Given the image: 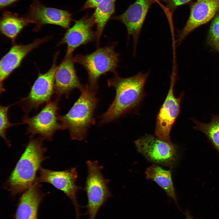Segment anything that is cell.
I'll return each mask as SVG.
<instances>
[{"label":"cell","mask_w":219,"mask_h":219,"mask_svg":"<svg viewBox=\"0 0 219 219\" xmlns=\"http://www.w3.org/2000/svg\"><path fill=\"white\" fill-rule=\"evenodd\" d=\"M149 73L141 71L125 78L117 74L107 80L108 86L114 89L116 95L107 110L100 116V124L118 119L139 105L144 95V87Z\"/></svg>","instance_id":"1"},{"label":"cell","mask_w":219,"mask_h":219,"mask_svg":"<svg viewBox=\"0 0 219 219\" xmlns=\"http://www.w3.org/2000/svg\"><path fill=\"white\" fill-rule=\"evenodd\" d=\"M43 139L31 137L25 149L12 172L5 187L14 196L24 192L36 182V174L46 159V149Z\"/></svg>","instance_id":"2"},{"label":"cell","mask_w":219,"mask_h":219,"mask_svg":"<svg viewBox=\"0 0 219 219\" xmlns=\"http://www.w3.org/2000/svg\"><path fill=\"white\" fill-rule=\"evenodd\" d=\"M68 112L58 115V120L64 129H68L71 139L81 141L86 137L89 128L95 124L94 113L99 100L96 91L86 85Z\"/></svg>","instance_id":"3"},{"label":"cell","mask_w":219,"mask_h":219,"mask_svg":"<svg viewBox=\"0 0 219 219\" xmlns=\"http://www.w3.org/2000/svg\"><path fill=\"white\" fill-rule=\"evenodd\" d=\"M115 44L98 48L92 53L83 55L78 54L74 57L75 62L82 66L88 74L87 85L92 90L98 88L99 79L103 75L111 72L118 74L119 54L115 51Z\"/></svg>","instance_id":"4"},{"label":"cell","mask_w":219,"mask_h":219,"mask_svg":"<svg viewBox=\"0 0 219 219\" xmlns=\"http://www.w3.org/2000/svg\"><path fill=\"white\" fill-rule=\"evenodd\" d=\"M86 163L88 174L85 190L88 201L85 214L88 219H96L100 208L112 195L108 186V180L102 174L98 162L89 160Z\"/></svg>","instance_id":"5"},{"label":"cell","mask_w":219,"mask_h":219,"mask_svg":"<svg viewBox=\"0 0 219 219\" xmlns=\"http://www.w3.org/2000/svg\"><path fill=\"white\" fill-rule=\"evenodd\" d=\"M58 101H50L36 115L24 118L23 122L27 125V134L31 137L39 134L43 139L50 141L56 131L64 129L58 120Z\"/></svg>","instance_id":"6"},{"label":"cell","mask_w":219,"mask_h":219,"mask_svg":"<svg viewBox=\"0 0 219 219\" xmlns=\"http://www.w3.org/2000/svg\"><path fill=\"white\" fill-rule=\"evenodd\" d=\"M138 152L148 160L157 164L172 167L177 158L176 146L156 137L146 135L134 141Z\"/></svg>","instance_id":"7"},{"label":"cell","mask_w":219,"mask_h":219,"mask_svg":"<svg viewBox=\"0 0 219 219\" xmlns=\"http://www.w3.org/2000/svg\"><path fill=\"white\" fill-rule=\"evenodd\" d=\"M57 55L50 69L45 73H39L28 95L18 102L26 113L37 109L40 105L50 101L54 92L55 75L57 67Z\"/></svg>","instance_id":"8"},{"label":"cell","mask_w":219,"mask_h":219,"mask_svg":"<svg viewBox=\"0 0 219 219\" xmlns=\"http://www.w3.org/2000/svg\"><path fill=\"white\" fill-rule=\"evenodd\" d=\"M175 75L172 74L167 95L157 116L155 135L163 141L171 143L170 133L172 128L179 115L180 103L183 96L181 93L178 97L174 95Z\"/></svg>","instance_id":"9"},{"label":"cell","mask_w":219,"mask_h":219,"mask_svg":"<svg viewBox=\"0 0 219 219\" xmlns=\"http://www.w3.org/2000/svg\"><path fill=\"white\" fill-rule=\"evenodd\" d=\"M36 182H47L63 191L71 201L75 210L76 219H79L80 206L77 201V193L81 189L77 186L76 182L78 177L75 168L63 171H54L41 168Z\"/></svg>","instance_id":"10"},{"label":"cell","mask_w":219,"mask_h":219,"mask_svg":"<svg viewBox=\"0 0 219 219\" xmlns=\"http://www.w3.org/2000/svg\"><path fill=\"white\" fill-rule=\"evenodd\" d=\"M30 23L35 25L34 31L43 25L52 24L68 29L72 20V14L68 11L45 6L39 0H33L26 15Z\"/></svg>","instance_id":"11"},{"label":"cell","mask_w":219,"mask_h":219,"mask_svg":"<svg viewBox=\"0 0 219 219\" xmlns=\"http://www.w3.org/2000/svg\"><path fill=\"white\" fill-rule=\"evenodd\" d=\"M156 0H136L121 14L111 19L118 20L126 27L128 37L131 36L134 49L149 10Z\"/></svg>","instance_id":"12"},{"label":"cell","mask_w":219,"mask_h":219,"mask_svg":"<svg viewBox=\"0 0 219 219\" xmlns=\"http://www.w3.org/2000/svg\"><path fill=\"white\" fill-rule=\"evenodd\" d=\"M94 20L92 15L88 14L80 19L75 20L73 26L64 34L59 44L67 45L65 56L71 54L77 48L96 39V32L92 29Z\"/></svg>","instance_id":"13"},{"label":"cell","mask_w":219,"mask_h":219,"mask_svg":"<svg viewBox=\"0 0 219 219\" xmlns=\"http://www.w3.org/2000/svg\"><path fill=\"white\" fill-rule=\"evenodd\" d=\"M219 11V0H197L191 5L188 20L179 33L178 44L194 30L210 21Z\"/></svg>","instance_id":"14"},{"label":"cell","mask_w":219,"mask_h":219,"mask_svg":"<svg viewBox=\"0 0 219 219\" xmlns=\"http://www.w3.org/2000/svg\"><path fill=\"white\" fill-rule=\"evenodd\" d=\"M74 62V57L71 54L65 56L57 67L55 75L54 93L58 100L63 96L68 97L74 89H77L81 91L85 87L77 76Z\"/></svg>","instance_id":"15"},{"label":"cell","mask_w":219,"mask_h":219,"mask_svg":"<svg viewBox=\"0 0 219 219\" xmlns=\"http://www.w3.org/2000/svg\"><path fill=\"white\" fill-rule=\"evenodd\" d=\"M50 36L36 39L27 44L13 46L1 59L0 62V92L4 91L3 82L19 66L25 57L32 50L48 41Z\"/></svg>","instance_id":"16"},{"label":"cell","mask_w":219,"mask_h":219,"mask_svg":"<svg viewBox=\"0 0 219 219\" xmlns=\"http://www.w3.org/2000/svg\"><path fill=\"white\" fill-rule=\"evenodd\" d=\"M44 195L39 183L35 182L20 197L15 219H38V207Z\"/></svg>","instance_id":"17"},{"label":"cell","mask_w":219,"mask_h":219,"mask_svg":"<svg viewBox=\"0 0 219 219\" xmlns=\"http://www.w3.org/2000/svg\"><path fill=\"white\" fill-rule=\"evenodd\" d=\"M30 22L25 16H20L17 13L4 10L0 21L1 33L14 40L22 29Z\"/></svg>","instance_id":"18"},{"label":"cell","mask_w":219,"mask_h":219,"mask_svg":"<svg viewBox=\"0 0 219 219\" xmlns=\"http://www.w3.org/2000/svg\"><path fill=\"white\" fill-rule=\"evenodd\" d=\"M146 178L155 182L175 202L179 209L177 197L172 178L171 170H166L161 167L153 165L146 169Z\"/></svg>","instance_id":"19"},{"label":"cell","mask_w":219,"mask_h":219,"mask_svg":"<svg viewBox=\"0 0 219 219\" xmlns=\"http://www.w3.org/2000/svg\"><path fill=\"white\" fill-rule=\"evenodd\" d=\"M116 0H103L96 8L92 16L96 25V41L99 44L103 31L115 12Z\"/></svg>","instance_id":"20"},{"label":"cell","mask_w":219,"mask_h":219,"mask_svg":"<svg viewBox=\"0 0 219 219\" xmlns=\"http://www.w3.org/2000/svg\"><path fill=\"white\" fill-rule=\"evenodd\" d=\"M194 129L204 134L219 152V114L212 115L211 120L206 123L193 119Z\"/></svg>","instance_id":"21"},{"label":"cell","mask_w":219,"mask_h":219,"mask_svg":"<svg viewBox=\"0 0 219 219\" xmlns=\"http://www.w3.org/2000/svg\"><path fill=\"white\" fill-rule=\"evenodd\" d=\"M207 40L210 46L219 53V11L211 24Z\"/></svg>","instance_id":"22"},{"label":"cell","mask_w":219,"mask_h":219,"mask_svg":"<svg viewBox=\"0 0 219 219\" xmlns=\"http://www.w3.org/2000/svg\"><path fill=\"white\" fill-rule=\"evenodd\" d=\"M10 106H3L1 105L0 107V134L1 137L9 146L10 145V143L6 135L7 130L9 127L16 125V124L12 123L9 121L8 113Z\"/></svg>","instance_id":"23"},{"label":"cell","mask_w":219,"mask_h":219,"mask_svg":"<svg viewBox=\"0 0 219 219\" xmlns=\"http://www.w3.org/2000/svg\"><path fill=\"white\" fill-rule=\"evenodd\" d=\"M165 3L169 12L172 14L179 6L186 4L191 0H160Z\"/></svg>","instance_id":"24"},{"label":"cell","mask_w":219,"mask_h":219,"mask_svg":"<svg viewBox=\"0 0 219 219\" xmlns=\"http://www.w3.org/2000/svg\"><path fill=\"white\" fill-rule=\"evenodd\" d=\"M103 0H87L80 11L96 8Z\"/></svg>","instance_id":"25"},{"label":"cell","mask_w":219,"mask_h":219,"mask_svg":"<svg viewBox=\"0 0 219 219\" xmlns=\"http://www.w3.org/2000/svg\"><path fill=\"white\" fill-rule=\"evenodd\" d=\"M19 0H0V9L2 10Z\"/></svg>","instance_id":"26"},{"label":"cell","mask_w":219,"mask_h":219,"mask_svg":"<svg viewBox=\"0 0 219 219\" xmlns=\"http://www.w3.org/2000/svg\"><path fill=\"white\" fill-rule=\"evenodd\" d=\"M185 215L186 219H195L191 215L190 212L188 210H186Z\"/></svg>","instance_id":"27"}]
</instances>
